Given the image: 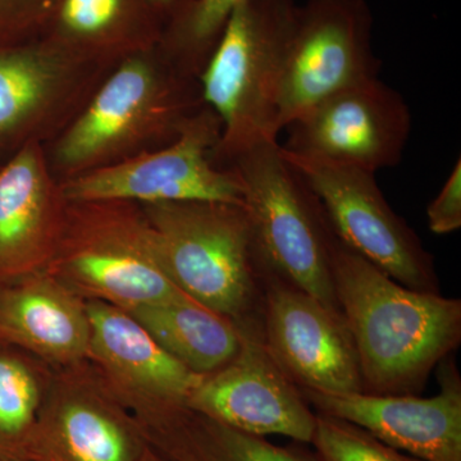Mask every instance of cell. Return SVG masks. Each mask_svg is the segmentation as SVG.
<instances>
[{
  "label": "cell",
  "instance_id": "1",
  "mask_svg": "<svg viewBox=\"0 0 461 461\" xmlns=\"http://www.w3.org/2000/svg\"><path fill=\"white\" fill-rule=\"evenodd\" d=\"M332 275L363 393L420 395L437 366L459 348L461 300L402 286L339 240Z\"/></svg>",
  "mask_w": 461,
  "mask_h": 461
},
{
  "label": "cell",
  "instance_id": "2",
  "mask_svg": "<svg viewBox=\"0 0 461 461\" xmlns=\"http://www.w3.org/2000/svg\"><path fill=\"white\" fill-rule=\"evenodd\" d=\"M199 78L178 68L159 45L124 58L80 114L44 145L57 181L150 153L177 140L204 107Z\"/></svg>",
  "mask_w": 461,
  "mask_h": 461
},
{
  "label": "cell",
  "instance_id": "3",
  "mask_svg": "<svg viewBox=\"0 0 461 461\" xmlns=\"http://www.w3.org/2000/svg\"><path fill=\"white\" fill-rule=\"evenodd\" d=\"M299 7L295 0H242L200 75L203 100L222 122L212 153L218 168L254 142L277 140L278 103Z\"/></svg>",
  "mask_w": 461,
  "mask_h": 461
},
{
  "label": "cell",
  "instance_id": "4",
  "mask_svg": "<svg viewBox=\"0 0 461 461\" xmlns=\"http://www.w3.org/2000/svg\"><path fill=\"white\" fill-rule=\"evenodd\" d=\"M222 169L235 173L241 184L264 275L341 312L332 275L338 238L320 200L282 156L281 144L272 139L254 142Z\"/></svg>",
  "mask_w": 461,
  "mask_h": 461
},
{
  "label": "cell",
  "instance_id": "5",
  "mask_svg": "<svg viewBox=\"0 0 461 461\" xmlns=\"http://www.w3.org/2000/svg\"><path fill=\"white\" fill-rule=\"evenodd\" d=\"M141 206L163 269L181 293L235 321L260 314L263 268L244 205Z\"/></svg>",
  "mask_w": 461,
  "mask_h": 461
},
{
  "label": "cell",
  "instance_id": "6",
  "mask_svg": "<svg viewBox=\"0 0 461 461\" xmlns=\"http://www.w3.org/2000/svg\"><path fill=\"white\" fill-rule=\"evenodd\" d=\"M45 271L124 312L184 294L163 269L141 204L132 202H67L57 250Z\"/></svg>",
  "mask_w": 461,
  "mask_h": 461
},
{
  "label": "cell",
  "instance_id": "7",
  "mask_svg": "<svg viewBox=\"0 0 461 461\" xmlns=\"http://www.w3.org/2000/svg\"><path fill=\"white\" fill-rule=\"evenodd\" d=\"M281 151L320 200L342 245L402 286L441 293L435 257L388 204L375 173Z\"/></svg>",
  "mask_w": 461,
  "mask_h": 461
},
{
  "label": "cell",
  "instance_id": "8",
  "mask_svg": "<svg viewBox=\"0 0 461 461\" xmlns=\"http://www.w3.org/2000/svg\"><path fill=\"white\" fill-rule=\"evenodd\" d=\"M222 122L204 105L177 140L150 153L60 182L68 203L217 202L242 205V186L230 169L214 166L212 153L221 140Z\"/></svg>",
  "mask_w": 461,
  "mask_h": 461
},
{
  "label": "cell",
  "instance_id": "9",
  "mask_svg": "<svg viewBox=\"0 0 461 461\" xmlns=\"http://www.w3.org/2000/svg\"><path fill=\"white\" fill-rule=\"evenodd\" d=\"M114 67L83 59L42 36L0 48V165L27 145L54 140Z\"/></svg>",
  "mask_w": 461,
  "mask_h": 461
},
{
  "label": "cell",
  "instance_id": "10",
  "mask_svg": "<svg viewBox=\"0 0 461 461\" xmlns=\"http://www.w3.org/2000/svg\"><path fill=\"white\" fill-rule=\"evenodd\" d=\"M366 0H306L288 56L278 130L333 94L378 77Z\"/></svg>",
  "mask_w": 461,
  "mask_h": 461
},
{
  "label": "cell",
  "instance_id": "11",
  "mask_svg": "<svg viewBox=\"0 0 461 461\" xmlns=\"http://www.w3.org/2000/svg\"><path fill=\"white\" fill-rule=\"evenodd\" d=\"M285 130L288 153L375 175L402 160L411 113L402 94L377 77L321 100Z\"/></svg>",
  "mask_w": 461,
  "mask_h": 461
},
{
  "label": "cell",
  "instance_id": "12",
  "mask_svg": "<svg viewBox=\"0 0 461 461\" xmlns=\"http://www.w3.org/2000/svg\"><path fill=\"white\" fill-rule=\"evenodd\" d=\"M238 323L239 353L220 371L205 375L185 406L242 432L311 444L315 411L269 354L260 314Z\"/></svg>",
  "mask_w": 461,
  "mask_h": 461
},
{
  "label": "cell",
  "instance_id": "13",
  "mask_svg": "<svg viewBox=\"0 0 461 461\" xmlns=\"http://www.w3.org/2000/svg\"><path fill=\"white\" fill-rule=\"evenodd\" d=\"M264 344L300 390L363 393L359 357L344 315L263 273Z\"/></svg>",
  "mask_w": 461,
  "mask_h": 461
},
{
  "label": "cell",
  "instance_id": "14",
  "mask_svg": "<svg viewBox=\"0 0 461 461\" xmlns=\"http://www.w3.org/2000/svg\"><path fill=\"white\" fill-rule=\"evenodd\" d=\"M435 372L439 393L432 397L302 393L315 412L357 424L396 450L423 461H461V375L454 355Z\"/></svg>",
  "mask_w": 461,
  "mask_h": 461
},
{
  "label": "cell",
  "instance_id": "15",
  "mask_svg": "<svg viewBox=\"0 0 461 461\" xmlns=\"http://www.w3.org/2000/svg\"><path fill=\"white\" fill-rule=\"evenodd\" d=\"M66 208L41 144L27 145L0 165V284L50 267Z\"/></svg>",
  "mask_w": 461,
  "mask_h": 461
},
{
  "label": "cell",
  "instance_id": "16",
  "mask_svg": "<svg viewBox=\"0 0 461 461\" xmlns=\"http://www.w3.org/2000/svg\"><path fill=\"white\" fill-rule=\"evenodd\" d=\"M89 355L115 384L147 400L157 411L185 405L205 375L190 371L167 353L147 330L123 309L90 300Z\"/></svg>",
  "mask_w": 461,
  "mask_h": 461
},
{
  "label": "cell",
  "instance_id": "17",
  "mask_svg": "<svg viewBox=\"0 0 461 461\" xmlns=\"http://www.w3.org/2000/svg\"><path fill=\"white\" fill-rule=\"evenodd\" d=\"M90 336L85 304L51 273L0 284V342L69 364L89 355Z\"/></svg>",
  "mask_w": 461,
  "mask_h": 461
},
{
  "label": "cell",
  "instance_id": "18",
  "mask_svg": "<svg viewBox=\"0 0 461 461\" xmlns=\"http://www.w3.org/2000/svg\"><path fill=\"white\" fill-rule=\"evenodd\" d=\"M163 29L150 0H57L42 38L83 59L114 67L159 44Z\"/></svg>",
  "mask_w": 461,
  "mask_h": 461
},
{
  "label": "cell",
  "instance_id": "19",
  "mask_svg": "<svg viewBox=\"0 0 461 461\" xmlns=\"http://www.w3.org/2000/svg\"><path fill=\"white\" fill-rule=\"evenodd\" d=\"M127 313L167 353L198 375L220 371L236 357L241 346L238 321L215 313L185 294Z\"/></svg>",
  "mask_w": 461,
  "mask_h": 461
},
{
  "label": "cell",
  "instance_id": "20",
  "mask_svg": "<svg viewBox=\"0 0 461 461\" xmlns=\"http://www.w3.org/2000/svg\"><path fill=\"white\" fill-rule=\"evenodd\" d=\"M178 461H320L305 444L278 446L204 417L185 405L163 415Z\"/></svg>",
  "mask_w": 461,
  "mask_h": 461
},
{
  "label": "cell",
  "instance_id": "21",
  "mask_svg": "<svg viewBox=\"0 0 461 461\" xmlns=\"http://www.w3.org/2000/svg\"><path fill=\"white\" fill-rule=\"evenodd\" d=\"M50 433L67 461H132L122 421L91 391L68 390L51 409Z\"/></svg>",
  "mask_w": 461,
  "mask_h": 461
},
{
  "label": "cell",
  "instance_id": "22",
  "mask_svg": "<svg viewBox=\"0 0 461 461\" xmlns=\"http://www.w3.org/2000/svg\"><path fill=\"white\" fill-rule=\"evenodd\" d=\"M242 0H191L166 23L159 48L178 68L199 78Z\"/></svg>",
  "mask_w": 461,
  "mask_h": 461
},
{
  "label": "cell",
  "instance_id": "23",
  "mask_svg": "<svg viewBox=\"0 0 461 461\" xmlns=\"http://www.w3.org/2000/svg\"><path fill=\"white\" fill-rule=\"evenodd\" d=\"M41 379L32 364L0 342V446L23 444L33 432Z\"/></svg>",
  "mask_w": 461,
  "mask_h": 461
},
{
  "label": "cell",
  "instance_id": "24",
  "mask_svg": "<svg viewBox=\"0 0 461 461\" xmlns=\"http://www.w3.org/2000/svg\"><path fill=\"white\" fill-rule=\"evenodd\" d=\"M311 444L320 461H423L379 441L350 421L315 412Z\"/></svg>",
  "mask_w": 461,
  "mask_h": 461
},
{
  "label": "cell",
  "instance_id": "25",
  "mask_svg": "<svg viewBox=\"0 0 461 461\" xmlns=\"http://www.w3.org/2000/svg\"><path fill=\"white\" fill-rule=\"evenodd\" d=\"M57 0H0V48L44 35Z\"/></svg>",
  "mask_w": 461,
  "mask_h": 461
},
{
  "label": "cell",
  "instance_id": "26",
  "mask_svg": "<svg viewBox=\"0 0 461 461\" xmlns=\"http://www.w3.org/2000/svg\"><path fill=\"white\" fill-rule=\"evenodd\" d=\"M429 227L436 235H448L461 227V159L427 208Z\"/></svg>",
  "mask_w": 461,
  "mask_h": 461
},
{
  "label": "cell",
  "instance_id": "27",
  "mask_svg": "<svg viewBox=\"0 0 461 461\" xmlns=\"http://www.w3.org/2000/svg\"><path fill=\"white\" fill-rule=\"evenodd\" d=\"M191 0H150L151 5L156 9L157 14L162 18L163 23H168L178 12L186 7Z\"/></svg>",
  "mask_w": 461,
  "mask_h": 461
}]
</instances>
